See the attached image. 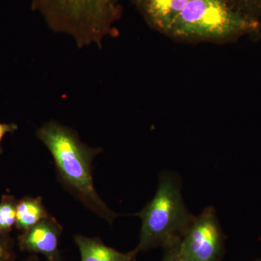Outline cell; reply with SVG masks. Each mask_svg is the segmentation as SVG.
Wrapping results in <instances>:
<instances>
[{"mask_svg": "<svg viewBox=\"0 0 261 261\" xmlns=\"http://www.w3.org/2000/svg\"><path fill=\"white\" fill-rule=\"evenodd\" d=\"M49 27L68 33L80 45L99 43L119 15L113 0H32Z\"/></svg>", "mask_w": 261, "mask_h": 261, "instance_id": "4", "label": "cell"}, {"mask_svg": "<svg viewBox=\"0 0 261 261\" xmlns=\"http://www.w3.org/2000/svg\"><path fill=\"white\" fill-rule=\"evenodd\" d=\"M233 8L243 14L261 21V0H227Z\"/></svg>", "mask_w": 261, "mask_h": 261, "instance_id": "11", "label": "cell"}, {"mask_svg": "<svg viewBox=\"0 0 261 261\" xmlns=\"http://www.w3.org/2000/svg\"><path fill=\"white\" fill-rule=\"evenodd\" d=\"M18 201L13 196L5 195L0 201V233H10L16 223V209Z\"/></svg>", "mask_w": 261, "mask_h": 261, "instance_id": "10", "label": "cell"}, {"mask_svg": "<svg viewBox=\"0 0 261 261\" xmlns=\"http://www.w3.org/2000/svg\"><path fill=\"white\" fill-rule=\"evenodd\" d=\"M224 239L213 207H206L195 216L178 244L182 261H220L224 252Z\"/></svg>", "mask_w": 261, "mask_h": 261, "instance_id": "5", "label": "cell"}, {"mask_svg": "<svg viewBox=\"0 0 261 261\" xmlns=\"http://www.w3.org/2000/svg\"><path fill=\"white\" fill-rule=\"evenodd\" d=\"M3 236L0 233V261H8L11 257V252Z\"/></svg>", "mask_w": 261, "mask_h": 261, "instance_id": "13", "label": "cell"}, {"mask_svg": "<svg viewBox=\"0 0 261 261\" xmlns=\"http://www.w3.org/2000/svg\"><path fill=\"white\" fill-rule=\"evenodd\" d=\"M260 23L233 8L227 0H190L168 34L201 40H232L258 36Z\"/></svg>", "mask_w": 261, "mask_h": 261, "instance_id": "2", "label": "cell"}, {"mask_svg": "<svg viewBox=\"0 0 261 261\" xmlns=\"http://www.w3.org/2000/svg\"><path fill=\"white\" fill-rule=\"evenodd\" d=\"M113 1L115 2V3H117V2H118V0H113Z\"/></svg>", "mask_w": 261, "mask_h": 261, "instance_id": "16", "label": "cell"}, {"mask_svg": "<svg viewBox=\"0 0 261 261\" xmlns=\"http://www.w3.org/2000/svg\"><path fill=\"white\" fill-rule=\"evenodd\" d=\"M49 216L42 197H24L17 203L15 227L27 231Z\"/></svg>", "mask_w": 261, "mask_h": 261, "instance_id": "9", "label": "cell"}, {"mask_svg": "<svg viewBox=\"0 0 261 261\" xmlns=\"http://www.w3.org/2000/svg\"><path fill=\"white\" fill-rule=\"evenodd\" d=\"M261 37V21L260 23V32H259L258 37L260 38Z\"/></svg>", "mask_w": 261, "mask_h": 261, "instance_id": "15", "label": "cell"}, {"mask_svg": "<svg viewBox=\"0 0 261 261\" xmlns=\"http://www.w3.org/2000/svg\"><path fill=\"white\" fill-rule=\"evenodd\" d=\"M75 243L79 247L82 261H133L139 251L121 252L108 247L99 238L77 234Z\"/></svg>", "mask_w": 261, "mask_h": 261, "instance_id": "8", "label": "cell"}, {"mask_svg": "<svg viewBox=\"0 0 261 261\" xmlns=\"http://www.w3.org/2000/svg\"><path fill=\"white\" fill-rule=\"evenodd\" d=\"M18 129V126L15 123H0V154L3 153V149L1 147V142L3 137L8 133H13Z\"/></svg>", "mask_w": 261, "mask_h": 261, "instance_id": "14", "label": "cell"}, {"mask_svg": "<svg viewBox=\"0 0 261 261\" xmlns=\"http://www.w3.org/2000/svg\"><path fill=\"white\" fill-rule=\"evenodd\" d=\"M62 231L61 225L50 215L23 231L19 238V244L22 250L42 254L49 261H58Z\"/></svg>", "mask_w": 261, "mask_h": 261, "instance_id": "6", "label": "cell"}, {"mask_svg": "<svg viewBox=\"0 0 261 261\" xmlns=\"http://www.w3.org/2000/svg\"><path fill=\"white\" fill-rule=\"evenodd\" d=\"M137 216L142 219L139 252L177 243L195 219L184 202L179 182L171 174L161 175L153 198Z\"/></svg>", "mask_w": 261, "mask_h": 261, "instance_id": "3", "label": "cell"}, {"mask_svg": "<svg viewBox=\"0 0 261 261\" xmlns=\"http://www.w3.org/2000/svg\"><path fill=\"white\" fill-rule=\"evenodd\" d=\"M37 136L53 155L63 187L94 214L112 224L120 215L100 198L92 177V161L100 149L89 147L74 130L56 121L44 123Z\"/></svg>", "mask_w": 261, "mask_h": 261, "instance_id": "1", "label": "cell"}, {"mask_svg": "<svg viewBox=\"0 0 261 261\" xmlns=\"http://www.w3.org/2000/svg\"><path fill=\"white\" fill-rule=\"evenodd\" d=\"M178 243L179 241L164 248V255L162 261H182L178 255Z\"/></svg>", "mask_w": 261, "mask_h": 261, "instance_id": "12", "label": "cell"}, {"mask_svg": "<svg viewBox=\"0 0 261 261\" xmlns=\"http://www.w3.org/2000/svg\"><path fill=\"white\" fill-rule=\"evenodd\" d=\"M152 27L167 34L190 0H135Z\"/></svg>", "mask_w": 261, "mask_h": 261, "instance_id": "7", "label": "cell"}, {"mask_svg": "<svg viewBox=\"0 0 261 261\" xmlns=\"http://www.w3.org/2000/svg\"><path fill=\"white\" fill-rule=\"evenodd\" d=\"M260 39H261V37H260Z\"/></svg>", "mask_w": 261, "mask_h": 261, "instance_id": "17", "label": "cell"}]
</instances>
